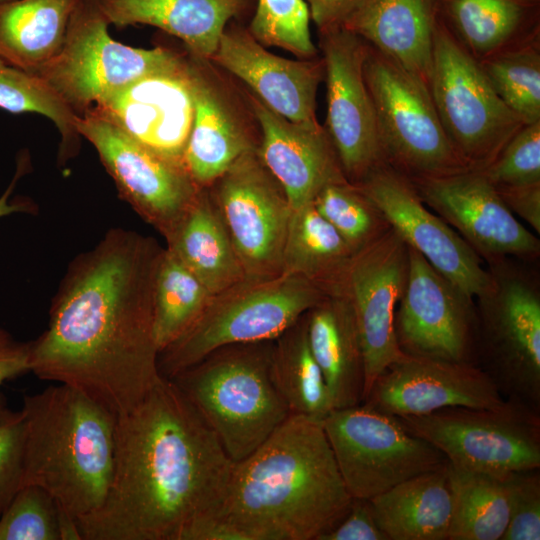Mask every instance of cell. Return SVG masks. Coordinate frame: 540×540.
Wrapping results in <instances>:
<instances>
[{
  "mask_svg": "<svg viewBox=\"0 0 540 540\" xmlns=\"http://www.w3.org/2000/svg\"><path fill=\"white\" fill-rule=\"evenodd\" d=\"M207 189L246 277L280 275L293 209L258 149L239 157Z\"/></svg>",
  "mask_w": 540,
  "mask_h": 540,
  "instance_id": "obj_13",
  "label": "cell"
},
{
  "mask_svg": "<svg viewBox=\"0 0 540 540\" xmlns=\"http://www.w3.org/2000/svg\"><path fill=\"white\" fill-rule=\"evenodd\" d=\"M311 352L329 390L333 409L364 397V358L354 313L344 293L326 294L306 312Z\"/></svg>",
  "mask_w": 540,
  "mask_h": 540,
  "instance_id": "obj_26",
  "label": "cell"
},
{
  "mask_svg": "<svg viewBox=\"0 0 540 540\" xmlns=\"http://www.w3.org/2000/svg\"><path fill=\"white\" fill-rule=\"evenodd\" d=\"M186 58L194 116L184 163L195 183L208 188L239 157L258 149L260 130L244 91L211 59L189 52Z\"/></svg>",
  "mask_w": 540,
  "mask_h": 540,
  "instance_id": "obj_17",
  "label": "cell"
},
{
  "mask_svg": "<svg viewBox=\"0 0 540 540\" xmlns=\"http://www.w3.org/2000/svg\"><path fill=\"white\" fill-rule=\"evenodd\" d=\"M351 501L322 421L290 413L256 450L234 462L214 514L249 540H318Z\"/></svg>",
  "mask_w": 540,
  "mask_h": 540,
  "instance_id": "obj_3",
  "label": "cell"
},
{
  "mask_svg": "<svg viewBox=\"0 0 540 540\" xmlns=\"http://www.w3.org/2000/svg\"><path fill=\"white\" fill-rule=\"evenodd\" d=\"M436 16V0H360L341 26L429 89Z\"/></svg>",
  "mask_w": 540,
  "mask_h": 540,
  "instance_id": "obj_25",
  "label": "cell"
},
{
  "mask_svg": "<svg viewBox=\"0 0 540 540\" xmlns=\"http://www.w3.org/2000/svg\"><path fill=\"white\" fill-rule=\"evenodd\" d=\"M479 62L496 94L524 125L540 121V55L534 45L500 50Z\"/></svg>",
  "mask_w": 540,
  "mask_h": 540,
  "instance_id": "obj_37",
  "label": "cell"
},
{
  "mask_svg": "<svg viewBox=\"0 0 540 540\" xmlns=\"http://www.w3.org/2000/svg\"><path fill=\"white\" fill-rule=\"evenodd\" d=\"M322 424L352 498L370 500L447 462L432 444L408 432L397 417L364 404L334 408Z\"/></svg>",
  "mask_w": 540,
  "mask_h": 540,
  "instance_id": "obj_11",
  "label": "cell"
},
{
  "mask_svg": "<svg viewBox=\"0 0 540 540\" xmlns=\"http://www.w3.org/2000/svg\"><path fill=\"white\" fill-rule=\"evenodd\" d=\"M21 413L23 486L43 488L76 519L99 508L113 477L117 416L65 384L26 395Z\"/></svg>",
  "mask_w": 540,
  "mask_h": 540,
  "instance_id": "obj_4",
  "label": "cell"
},
{
  "mask_svg": "<svg viewBox=\"0 0 540 540\" xmlns=\"http://www.w3.org/2000/svg\"><path fill=\"white\" fill-rule=\"evenodd\" d=\"M98 3L112 25L154 26L180 39L189 53L212 59L225 27L242 11L245 0H98Z\"/></svg>",
  "mask_w": 540,
  "mask_h": 540,
  "instance_id": "obj_27",
  "label": "cell"
},
{
  "mask_svg": "<svg viewBox=\"0 0 540 540\" xmlns=\"http://www.w3.org/2000/svg\"><path fill=\"white\" fill-rule=\"evenodd\" d=\"M0 540H60L55 499L36 485L20 488L0 516Z\"/></svg>",
  "mask_w": 540,
  "mask_h": 540,
  "instance_id": "obj_40",
  "label": "cell"
},
{
  "mask_svg": "<svg viewBox=\"0 0 540 540\" xmlns=\"http://www.w3.org/2000/svg\"><path fill=\"white\" fill-rule=\"evenodd\" d=\"M318 540H389L378 526L369 499L352 498L342 519Z\"/></svg>",
  "mask_w": 540,
  "mask_h": 540,
  "instance_id": "obj_44",
  "label": "cell"
},
{
  "mask_svg": "<svg viewBox=\"0 0 540 540\" xmlns=\"http://www.w3.org/2000/svg\"><path fill=\"white\" fill-rule=\"evenodd\" d=\"M234 462L177 385L161 377L117 417L105 500L77 518L81 540H181L222 504Z\"/></svg>",
  "mask_w": 540,
  "mask_h": 540,
  "instance_id": "obj_2",
  "label": "cell"
},
{
  "mask_svg": "<svg viewBox=\"0 0 540 540\" xmlns=\"http://www.w3.org/2000/svg\"><path fill=\"white\" fill-rule=\"evenodd\" d=\"M75 128L96 149L122 199L166 238L201 189L186 166L138 142L94 107L76 115Z\"/></svg>",
  "mask_w": 540,
  "mask_h": 540,
  "instance_id": "obj_12",
  "label": "cell"
},
{
  "mask_svg": "<svg viewBox=\"0 0 540 540\" xmlns=\"http://www.w3.org/2000/svg\"><path fill=\"white\" fill-rule=\"evenodd\" d=\"M312 204L356 253L390 228L374 204L348 180L325 185Z\"/></svg>",
  "mask_w": 540,
  "mask_h": 540,
  "instance_id": "obj_38",
  "label": "cell"
},
{
  "mask_svg": "<svg viewBox=\"0 0 540 540\" xmlns=\"http://www.w3.org/2000/svg\"><path fill=\"white\" fill-rule=\"evenodd\" d=\"M169 249L216 294L246 278L228 231L207 188L165 238Z\"/></svg>",
  "mask_w": 540,
  "mask_h": 540,
  "instance_id": "obj_29",
  "label": "cell"
},
{
  "mask_svg": "<svg viewBox=\"0 0 540 540\" xmlns=\"http://www.w3.org/2000/svg\"><path fill=\"white\" fill-rule=\"evenodd\" d=\"M480 172L495 187L540 183V121L522 126Z\"/></svg>",
  "mask_w": 540,
  "mask_h": 540,
  "instance_id": "obj_41",
  "label": "cell"
},
{
  "mask_svg": "<svg viewBox=\"0 0 540 540\" xmlns=\"http://www.w3.org/2000/svg\"><path fill=\"white\" fill-rule=\"evenodd\" d=\"M495 188L508 209L520 216L539 234L540 183Z\"/></svg>",
  "mask_w": 540,
  "mask_h": 540,
  "instance_id": "obj_45",
  "label": "cell"
},
{
  "mask_svg": "<svg viewBox=\"0 0 540 540\" xmlns=\"http://www.w3.org/2000/svg\"><path fill=\"white\" fill-rule=\"evenodd\" d=\"M27 167V162L23 158L19 159L17 170L13 180L6 189V191L0 197V218L13 213H35V206L27 199H13L10 201V195L13 192L17 180L24 173V169Z\"/></svg>",
  "mask_w": 540,
  "mask_h": 540,
  "instance_id": "obj_48",
  "label": "cell"
},
{
  "mask_svg": "<svg viewBox=\"0 0 540 540\" xmlns=\"http://www.w3.org/2000/svg\"><path fill=\"white\" fill-rule=\"evenodd\" d=\"M305 0H258L248 31L264 47H279L299 59L317 57Z\"/></svg>",
  "mask_w": 540,
  "mask_h": 540,
  "instance_id": "obj_39",
  "label": "cell"
},
{
  "mask_svg": "<svg viewBox=\"0 0 540 540\" xmlns=\"http://www.w3.org/2000/svg\"><path fill=\"white\" fill-rule=\"evenodd\" d=\"M78 1H1L0 58L35 74L60 51Z\"/></svg>",
  "mask_w": 540,
  "mask_h": 540,
  "instance_id": "obj_30",
  "label": "cell"
},
{
  "mask_svg": "<svg viewBox=\"0 0 540 540\" xmlns=\"http://www.w3.org/2000/svg\"><path fill=\"white\" fill-rule=\"evenodd\" d=\"M242 81L263 104L294 123L315 125L316 93L324 76L322 58L291 60L270 53L235 24L225 27L211 59Z\"/></svg>",
  "mask_w": 540,
  "mask_h": 540,
  "instance_id": "obj_23",
  "label": "cell"
},
{
  "mask_svg": "<svg viewBox=\"0 0 540 540\" xmlns=\"http://www.w3.org/2000/svg\"><path fill=\"white\" fill-rule=\"evenodd\" d=\"M271 377L290 413L322 421L333 409L309 346L306 313L273 341Z\"/></svg>",
  "mask_w": 540,
  "mask_h": 540,
  "instance_id": "obj_34",
  "label": "cell"
},
{
  "mask_svg": "<svg viewBox=\"0 0 540 540\" xmlns=\"http://www.w3.org/2000/svg\"><path fill=\"white\" fill-rule=\"evenodd\" d=\"M319 33L327 87L325 129L346 179L357 184L387 164L364 78L368 43L343 26Z\"/></svg>",
  "mask_w": 540,
  "mask_h": 540,
  "instance_id": "obj_15",
  "label": "cell"
},
{
  "mask_svg": "<svg viewBox=\"0 0 540 540\" xmlns=\"http://www.w3.org/2000/svg\"><path fill=\"white\" fill-rule=\"evenodd\" d=\"M364 78L386 163L409 179L471 170L453 147L429 89L368 44Z\"/></svg>",
  "mask_w": 540,
  "mask_h": 540,
  "instance_id": "obj_9",
  "label": "cell"
},
{
  "mask_svg": "<svg viewBox=\"0 0 540 540\" xmlns=\"http://www.w3.org/2000/svg\"><path fill=\"white\" fill-rule=\"evenodd\" d=\"M244 93L260 130L258 154L293 210L311 203L325 185L347 180L325 127L289 121Z\"/></svg>",
  "mask_w": 540,
  "mask_h": 540,
  "instance_id": "obj_24",
  "label": "cell"
},
{
  "mask_svg": "<svg viewBox=\"0 0 540 540\" xmlns=\"http://www.w3.org/2000/svg\"><path fill=\"white\" fill-rule=\"evenodd\" d=\"M109 25L98 0H79L60 51L35 73L76 115L184 58L161 46L144 49L118 42L110 36Z\"/></svg>",
  "mask_w": 540,
  "mask_h": 540,
  "instance_id": "obj_8",
  "label": "cell"
},
{
  "mask_svg": "<svg viewBox=\"0 0 540 540\" xmlns=\"http://www.w3.org/2000/svg\"><path fill=\"white\" fill-rule=\"evenodd\" d=\"M509 521L501 540L540 539L539 468L507 473Z\"/></svg>",
  "mask_w": 540,
  "mask_h": 540,
  "instance_id": "obj_42",
  "label": "cell"
},
{
  "mask_svg": "<svg viewBox=\"0 0 540 540\" xmlns=\"http://www.w3.org/2000/svg\"><path fill=\"white\" fill-rule=\"evenodd\" d=\"M407 272V245L391 228L358 251L349 266L343 293L352 306L361 341L364 397L377 377L406 355L399 347L394 320Z\"/></svg>",
  "mask_w": 540,
  "mask_h": 540,
  "instance_id": "obj_19",
  "label": "cell"
},
{
  "mask_svg": "<svg viewBox=\"0 0 540 540\" xmlns=\"http://www.w3.org/2000/svg\"><path fill=\"white\" fill-rule=\"evenodd\" d=\"M1 1H8V0H0V2H1Z\"/></svg>",
  "mask_w": 540,
  "mask_h": 540,
  "instance_id": "obj_49",
  "label": "cell"
},
{
  "mask_svg": "<svg viewBox=\"0 0 540 540\" xmlns=\"http://www.w3.org/2000/svg\"><path fill=\"white\" fill-rule=\"evenodd\" d=\"M505 398L474 363L405 355L373 382L361 404L395 417L445 407H495Z\"/></svg>",
  "mask_w": 540,
  "mask_h": 540,
  "instance_id": "obj_21",
  "label": "cell"
},
{
  "mask_svg": "<svg viewBox=\"0 0 540 540\" xmlns=\"http://www.w3.org/2000/svg\"><path fill=\"white\" fill-rule=\"evenodd\" d=\"M273 341L220 347L171 378L233 462L250 455L290 415L271 377Z\"/></svg>",
  "mask_w": 540,
  "mask_h": 540,
  "instance_id": "obj_5",
  "label": "cell"
},
{
  "mask_svg": "<svg viewBox=\"0 0 540 540\" xmlns=\"http://www.w3.org/2000/svg\"><path fill=\"white\" fill-rule=\"evenodd\" d=\"M407 248V279L394 320L400 349L411 356L473 363L472 299Z\"/></svg>",
  "mask_w": 540,
  "mask_h": 540,
  "instance_id": "obj_18",
  "label": "cell"
},
{
  "mask_svg": "<svg viewBox=\"0 0 540 540\" xmlns=\"http://www.w3.org/2000/svg\"><path fill=\"white\" fill-rule=\"evenodd\" d=\"M452 512L448 540H501L509 521L507 474H491L448 462Z\"/></svg>",
  "mask_w": 540,
  "mask_h": 540,
  "instance_id": "obj_33",
  "label": "cell"
},
{
  "mask_svg": "<svg viewBox=\"0 0 540 540\" xmlns=\"http://www.w3.org/2000/svg\"><path fill=\"white\" fill-rule=\"evenodd\" d=\"M540 411L512 398L495 407L450 406L397 417L457 467L507 474L540 468Z\"/></svg>",
  "mask_w": 540,
  "mask_h": 540,
  "instance_id": "obj_10",
  "label": "cell"
},
{
  "mask_svg": "<svg viewBox=\"0 0 540 540\" xmlns=\"http://www.w3.org/2000/svg\"><path fill=\"white\" fill-rule=\"evenodd\" d=\"M94 108L138 142L185 165L194 116L186 55L180 64L130 83Z\"/></svg>",
  "mask_w": 540,
  "mask_h": 540,
  "instance_id": "obj_22",
  "label": "cell"
},
{
  "mask_svg": "<svg viewBox=\"0 0 540 540\" xmlns=\"http://www.w3.org/2000/svg\"><path fill=\"white\" fill-rule=\"evenodd\" d=\"M319 32L341 26L360 0H305Z\"/></svg>",
  "mask_w": 540,
  "mask_h": 540,
  "instance_id": "obj_47",
  "label": "cell"
},
{
  "mask_svg": "<svg viewBox=\"0 0 540 540\" xmlns=\"http://www.w3.org/2000/svg\"><path fill=\"white\" fill-rule=\"evenodd\" d=\"M356 252L312 202L292 210L282 255V272L302 277L326 294L343 293Z\"/></svg>",
  "mask_w": 540,
  "mask_h": 540,
  "instance_id": "obj_31",
  "label": "cell"
},
{
  "mask_svg": "<svg viewBox=\"0 0 540 540\" xmlns=\"http://www.w3.org/2000/svg\"><path fill=\"white\" fill-rule=\"evenodd\" d=\"M25 426L21 411L0 412V516L23 486Z\"/></svg>",
  "mask_w": 540,
  "mask_h": 540,
  "instance_id": "obj_43",
  "label": "cell"
},
{
  "mask_svg": "<svg viewBox=\"0 0 540 540\" xmlns=\"http://www.w3.org/2000/svg\"><path fill=\"white\" fill-rule=\"evenodd\" d=\"M429 92L449 140L471 170L488 166L524 126L438 12Z\"/></svg>",
  "mask_w": 540,
  "mask_h": 540,
  "instance_id": "obj_7",
  "label": "cell"
},
{
  "mask_svg": "<svg viewBox=\"0 0 540 540\" xmlns=\"http://www.w3.org/2000/svg\"><path fill=\"white\" fill-rule=\"evenodd\" d=\"M162 250L153 237L114 228L76 256L47 328L29 342L30 372L82 391L117 417L136 407L162 377L152 313Z\"/></svg>",
  "mask_w": 540,
  "mask_h": 540,
  "instance_id": "obj_1",
  "label": "cell"
},
{
  "mask_svg": "<svg viewBox=\"0 0 540 540\" xmlns=\"http://www.w3.org/2000/svg\"><path fill=\"white\" fill-rule=\"evenodd\" d=\"M212 295L169 249L163 248L152 286L153 333L159 354L191 328Z\"/></svg>",
  "mask_w": 540,
  "mask_h": 540,
  "instance_id": "obj_35",
  "label": "cell"
},
{
  "mask_svg": "<svg viewBox=\"0 0 540 540\" xmlns=\"http://www.w3.org/2000/svg\"><path fill=\"white\" fill-rule=\"evenodd\" d=\"M325 295L295 275L246 277L212 295L191 328L159 354V372L171 379L220 347L275 340Z\"/></svg>",
  "mask_w": 540,
  "mask_h": 540,
  "instance_id": "obj_6",
  "label": "cell"
},
{
  "mask_svg": "<svg viewBox=\"0 0 540 540\" xmlns=\"http://www.w3.org/2000/svg\"><path fill=\"white\" fill-rule=\"evenodd\" d=\"M355 185L404 243L467 297L479 299L493 290L494 275L484 269L479 254L428 209L405 175L385 164Z\"/></svg>",
  "mask_w": 540,
  "mask_h": 540,
  "instance_id": "obj_14",
  "label": "cell"
},
{
  "mask_svg": "<svg viewBox=\"0 0 540 540\" xmlns=\"http://www.w3.org/2000/svg\"><path fill=\"white\" fill-rule=\"evenodd\" d=\"M0 108L10 113H37L50 119L61 135L59 158L73 156L79 137L76 114L36 74L14 67L0 58Z\"/></svg>",
  "mask_w": 540,
  "mask_h": 540,
  "instance_id": "obj_36",
  "label": "cell"
},
{
  "mask_svg": "<svg viewBox=\"0 0 540 540\" xmlns=\"http://www.w3.org/2000/svg\"><path fill=\"white\" fill-rule=\"evenodd\" d=\"M448 461L370 499L389 540H448L452 497Z\"/></svg>",
  "mask_w": 540,
  "mask_h": 540,
  "instance_id": "obj_28",
  "label": "cell"
},
{
  "mask_svg": "<svg viewBox=\"0 0 540 540\" xmlns=\"http://www.w3.org/2000/svg\"><path fill=\"white\" fill-rule=\"evenodd\" d=\"M437 12L476 58L500 51L536 26L539 0H436Z\"/></svg>",
  "mask_w": 540,
  "mask_h": 540,
  "instance_id": "obj_32",
  "label": "cell"
},
{
  "mask_svg": "<svg viewBox=\"0 0 540 540\" xmlns=\"http://www.w3.org/2000/svg\"><path fill=\"white\" fill-rule=\"evenodd\" d=\"M479 298L485 368L504 398L540 411V298L527 280L495 276Z\"/></svg>",
  "mask_w": 540,
  "mask_h": 540,
  "instance_id": "obj_16",
  "label": "cell"
},
{
  "mask_svg": "<svg viewBox=\"0 0 540 540\" xmlns=\"http://www.w3.org/2000/svg\"><path fill=\"white\" fill-rule=\"evenodd\" d=\"M409 180L425 205L457 229L478 254L493 259L539 254L538 238L518 221L480 171Z\"/></svg>",
  "mask_w": 540,
  "mask_h": 540,
  "instance_id": "obj_20",
  "label": "cell"
},
{
  "mask_svg": "<svg viewBox=\"0 0 540 540\" xmlns=\"http://www.w3.org/2000/svg\"><path fill=\"white\" fill-rule=\"evenodd\" d=\"M27 372H30L29 342H19L0 328V387L6 380ZM5 408V399L0 393V412Z\"/></svg>",
  "mask_w": 540,
  "mask_h": 540,
  "instance_id": "obj_46",
  "label": "cell"
}]
</instances>
